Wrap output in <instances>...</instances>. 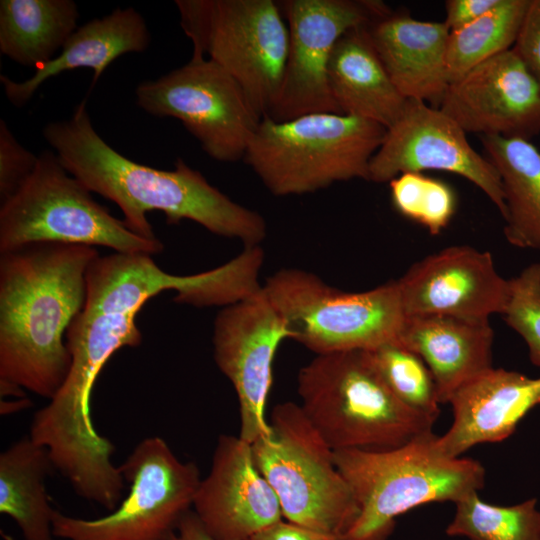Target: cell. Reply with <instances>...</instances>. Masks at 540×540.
<instances>
[{
  "label": "cell",
  "mask_w": 540,
  "mask_h": 540,
  "mask_svg": "<svg viewBox=\"0 0 540 540\" xmlns=\"http://www.w3.org/2000/svg\"><path fill=\"white\" fill-rule=\"evenodd\" d=\"M42 134L66 170L114 202L126 226L146 239H158L146 216L152 211L162 212L168 224L188 219L245 247L260 245L266 236L261 214L231 200L182 158L173 170H160L112 148L95 130L86 99L69 119L46 124Z\"/></svg>",
  "instance_id": "6da1fadb"
},
{
  "label": "cell",
  "mask_w": 540,
  "mask_h": 540,
  "mask_svg": "<svg viewBox=\"0 0 540 540\" xmlns=\"http://www.w3.org/2000/svg\"><path fill=\"white\" fill-rule=\"evenodd\" d=\"M95 247L35 243L0 252V381L48 400L71 366L66 332L87 297Z\"/></svg>",
  "instance_id": "7a4b0ae2"
},
{
  "label": "cell",
  "mask_w": 540,
  "mask_h": 540,
  "mask_svg": "<svg viewBox=\"0 0 540 540\" xmlns=\"http://www.w3.org/2000/svg\"><path fill=\"white\" fill-rule=\"evenodd\" d=\"M432 432L387 450L334 451V461L359 506L345 540H386L395 519L432 502L456 503L485 481L480 462L437 451Z\"/></svg>",
  "instance_id": "3957f363"
},
{
  "label": "cell",
  "mask_w": 540,
  "mask_h": 540,
  "mask_svg": "<svg viewBox=\"0 0 540 540\" xmlns=\"http://www.w3.org/2000/svg\"><path fill=\"white\" fill-rule=\"evenodd\" d=\"M305 416L334 451L387 450L432 432L388 388L368 350L316 355L298 373Z\"/></svg>",
  "instance_id": "277c9868"
},
{
  "label": "cell",
  "mask_w": 540,
  "mask_h": 540,
  "mask_svg": "<svg viewBox=\"0 0 540 540\" xmlns=\"http://www.w3.org/2000/svg\"><path fill=\"white\" fill-rule=\"evenodd\" d=\"M385 133L376 122L337 113L284 122L264 117L243 160L276 196L312 193L335 182L369 180Z\"/></svg>",
  "instance_id": "5b68a950"
},
{
  "label": "cell",
  "mask_w": 540,
  "mask_h": 540,
  "mask_svg": "<svg viewBox=\"0 0 540 540\" xmlns=\"http://www.w3.org/2000/svg\"><path fill=\"white\" fill-rule=\"evenodd\" d=\"M270 432L251 444L258 470L275 491L283 518L320 533L344 536L359 515L357 501L334 461V450L300 405L274 406Z\"/></svg>",
  "instance_id": "8992f818"
},
{
  "label": "cell",
  "mask_w": 540,
  "mask_h": 540,
  "mask_svg": "<svg viewBox=\"0 0 540 540\" xmlns=\"http://www.w3.org/2000/svg\"><path fill=\"white\" fill-rule=\"evenodd\" d=\"M23 183L0 205V252L35 243L102 246L116 253L156 255L159 239H146L99 204L92 192L44 150Z\"/></svg>",
  "instance_id": "52a82bcc"
},
{
  "label": "cell",
  "mask_w": 540,
  "mask_h": 540,
  "mask_svg": "<svg viewBox=\"0 0 540 540\" xmlns=\"http://www.w3.org/2000/svg\"><path fill=\"white\" fill-rule=\"evenodd\" d=\"M180 25L193 44L192 56L210 59L244 90L262 119L281 90L289 30L273 0H176Z\"/></svg>",
  "instance_id": "ba28073f"
},
{
  "label": "cell",
  "mask_w": 540,
  "mask_h": 540,
  "mask_svg": "<svg viewBox=\"0 0 540 540\" xmlns=\"http://www.w3.org/2000/svg\"><path fill=\"white\" fill-rule=\"evenodd\" d=\"M294 339L317 355L397 342L404 320L397 280L362 292L329 286L301 269H281L262 285Z\"/></svg>",
  "instance_id": "9c48e42d"
},
{
  "label": "cell",
  "mask_w": 540,
  "mask_h": 540,
  "mask_svg": "<svg viewBox=\"0 0 540 540\" xmlns=\"http://www.w3.org/2000/svg\"><path fill=\"white\" fill-rule=\"evenodd\" d=\"M128 494L107 515L84 519L55 510L53 533L64 540H168L193 506L201 482L159 436L141 440L119 466Z\"/></svg>",
  "instance_id": "30bf717a"
},
{
  "label": "cell",
  "mask_w": 540,
  "mask_h": 540,
  "mask_svg": "<svg viewBox=\"0 0 540 540\" xmlns=\"http://www.w3.org/2000/svg\"><path fill=\"white\" fill-rule=\"evenodd\" d=\"M138 106L155 117H171L212 159H243L261 118L237 81L214 61L192 56L185 65L135 89Z\"/></svg>",
  "instance_id": "8fae6325"
},
{
  "label": "cell",
  "mask_w": 540,
  "mask_h": 540,
  "mask_svg": "<svg viewBox=\"0 0 540 540\" xmlns=\"http://www.w3.org/2000/svg\"><path fill=\"white\" fill-rule=\"evenodd\" d=\"M289 30L288 56L277 103L276 122L311 113H337L328 82L335 44L347 31L388 13L377 0H285L279 2Z\"/></svg>",
  "instance_id": "7c38bea8"
},
{
  "label": "cell",
  "mask_w": 540,
  "mask_h": 540,
  "mask_svg": "<svg viewBox=\"0 0 540 540\" xmlns=\"http://www.w3.org/2000/svg\"><path fill=\"white\" fill-rule=\"evenodd\" d=\"M466 132L439 107L407 99L386 129L371 159L369 180L390 182L403 173L437 170L457 174L477 186L505 214L501 178L494 165L469 144Z\"/></svg>",
  "instance_id": "4fadbf2b"
},
{
  "label": "cell",
  "mask_w": 540,
  "mask_h": 540,
  "mask_svg": "<svg viewBox=\"0 0 540 540\" xmlns=\"http://www.w3.org/2000/svg\"><path fill=\"white\" fill-rule=\"evenodd\" d=\"M289 332L263 288L223 307L213 323V356L236 392L239 437L252 444L270 432L265 417L276 351Z\"/></svg>",
  "instance_id": "5bb4252c"
},
{
  "label": "cell",
  "mask_w": 540,
  "mask_h": 540,
  "mask_svg": "<svg viewBox=\"0 0 540 540\" xmlns=\"http://www.w3.org/2000/svg\"><path fill=\"white\" fill-rule=\"evenodd\" d=\"M405 316L449 315L489 320L503 313L509 279L487 251L453 245L415 262L397 280Z\"/></svg>",
  "instance_id": "9a60e30c"
},
{
  "label": "cell",
  "mask_w": 540,
  "mask_h": 540,
  "mask_svg": "<svg viewBox=\"0 0 540 540\" xmlns=\"http://www.w3.org/2000/svg\"><path fill=\"white\" fill-rule=\"evenodd\" d=\"M439 108L466 133L525 140L540 133V84L513 49L449 84Z\"/></svg>",
  "instance_id": "2e32d148"
},
{
  "label": "cell",
  "mask_w": 540,
  "mask_h": 540,
  "mask_svg": "<svg viewBox=\"0 0 540 540\" xmlns=\"http://www.w3.org/2000/svg\"><path fill=\"white\" fill-rule=\"evenodd\" d=\"M192 507L216 540H248L284 519L275 491L255 465L251 444L232 435L218 438Z\"/></svg>",
  "instance_id": "e0dca14e"
},
{
  "label": "cell",
  "mask_w": 540,
  "mask_h": 540,
  "mask_svg": "<svg viewBox=\"0 0 540 540\" xmlns=\"http://www.w3.org/2000/svg\"><path fill=\"white\" fill-rule=\"evenodd\" d=\"M449 403L452 425L435 437L434 445L442 455L456 458L477 444L508 438L540 404V377L492 367L459 388Z\"/></svg>",
  "instance_id": "ac0fdd59"
},
{
  "label": "cell",
  "mask_w": 540,
  "mask_h": 540,
  "mask_svg": "<svg viewBox=\"0 0 540 540\" xmlns=\"http://www.w3.org/2000/svg\"><path fill=\"white\" fill-rule=\"evenodd\" d=\"M367 31L402 96L439 107L450 84L446 67L450 30L445 23L390 10L367 25Z\"/></svg>",
  "instance_id": "d6986e66"
},
{
  "label": "cell",
  "mask_w": 540,
  "mask_h": 540,
  "mask_svg": "<svg viewBox=\"0 0 540 540\" xmlns=\"http://www.w3.org/2000/svg\"><path fill=\"white\" fill-rule=\"evenodd\" d=\"M494 332L489 320L449 315L405 316L397 342L420 356L436 383L440 404L492 368Z\"/></svg>",
  "instance_id": "ffe728a7"
},
{
  "label": "cell",
  "mask_w": 540,
  "mask_h": 540,
  "mask_svg": "<svg viewBox=\"0 0 540 540\" xmlns=\"http://www.w3.org/2000/svg\"><path fill=\"white\" fill-rule=\"evenodd\" d=\"M150 43L151 33L143 16L132 7L117 8L78 27L59 55L36 68L28 79L17 82L0 75V81L7 100L21 108L48 79L65 71L89 68L93 70L92 87L114 60L127 53L144 52Z\"/></svg>",
  "instance_id": "44dd1931"
},
{
  "label": "cell",
  "mask_w": 540,
  "mask_h": 540,
  "mask_svg": "<svg viewBox=\"0 0 540 540\" xmlns=\"http://www.w3.org/2000/svg\"><path fill=\"white\" fill-rule=\"evenodd\" d=\"M328 82L339 114L376 122L386 129L402 114L407 99L381 62L367 25L353 28L335 44Z\"/></svg>",
  "instance_id": "7402d4cb"
},
{
  "label": "cell",
  "mask_w": 540,
  "mask_h": 540,
  "mask_svg": "<svg viewBox=\"0 0 540 540\" xmlns=\"http://www.w3.org/2000/svg\"><path fill=\"white\" fill-rule=\"evenodd\" d=\"M480 140L501 178L507 241L540 252V149L521 138L480 136Z\"/></svg>",
  "instance_id": "603a6c76"
},
{
  "label": "cell",
  "mask_w": 540,
  "mask_h": 540,
  "mask_svg": "<svg viewBox=\"0 0 540 540\" xmlns=\"http://www.w3.org/2000/svg\"><path fill=\"white\" fill-rule=\"evenodd\" d=\"M56 471L48 450L24 436L0 454V513L12 518L24 540H55L46 490Z\"/></svg>",
  "instance_id": "cb8c5ba5"
},
{
  "label": "cell",
  "mask_w": 540,
  "mask_h": 540,
  "mask_svg": "<svg viewBox=\"0 0 540 540\" xmlns=\"http://www.w3.org/2000/svg\"><path fill=\"white\" fill-rule=\"evenodd\" d=\"M79 16L73 0H1L0 52L36 69L62 50Z\"/></svg>",
  "instance_id": "d4e9b609"
},
{
  "label": "cell",
  "mask_w": 540,
  "mask_h": 540,
  "mask_svg": "<svg viewBox=\"0 0 540 540\" xmlns=\"http://www.w3.org/2000/svg\"><path fill=\"white\" fill-rule=\"evenodd\" d=\"M530 0H501L471 24L450 31L446 67L449 83L486 60L512 49Z\"/></svg>",
  "instance_id": "484cf974"
},
{
  "label": "cell",
  "mask_w": 540,
  "mask_h": 540,
  "mask_svg": "<svg viewBox=\"0 0 540 540\" xmlns=\"http://www.w3.org/2000/svg\"><path fill=\"white\" fill-rule=\"evenodd\" d=\"M449 536L469 540H540V511L535 498L512 506L492 505L472 492L455 503Z\"/></svg>",
  "instance_id": "4316f807"
},
{
  "label": "cell",
  "mask_w": 540,
  "mask_h": 540,
  "mask_svg": "<svg viewBox=\"0 0 540 540\" xmlns=\"http://www.w3.org/2000/svg\"><path fill=\"white\" fill-rule=\"evenodd\" d=\"M394 396L409 410L433 423L440 414L435 380L423 359L398 342L368 350Z\"/></svg>",
  "instance_id": "83f0119b"
},
{
  "label": "cell",
  "mask_w": 540,
  "mask_h": 540,
  "mask_svg": "<svg viewBox=\"0 0 540 540\" xmlns=\"http://www.w3.org/2000/svg\"><path fill=\"white\" fill-rule=\"evenodd\" d=\"M391 201L404 217L438 235L456 210V195L446 182L424 173H403L389 182Z\"/></svg>",
  "instance_id": "f1b7e54d"
},
{
  "label": "cell",
  "mask_w": 540,
  "mask_h": 540,
  "mask_svg": "<svg viewBox=\"0 0 540 540\" xmlns=\"http://www.w3.org/2000/svg\"><path fill=\"white\" fill-rule=\"evenodd\" d=\"M504 321L525 341L530 361L540 367V262L509 279Z\"/></svg>",
  "instance_id": "f546056e"
},
{
  "label": "cell",
  "mask_w": 540,
  "mask_h": 540,
  "mask_svg": "<svg viewBox=\"0 0 540 540\" xmlns=\"http://www.w3.org/2000/svg\"><path fill=\"white\" fill-rule=\"evenodd\" d=\"M38 155L22 146L4 119L0 120V199L13 195L34 171Z\"/></svg>",
  "instance_id": "4dcf8cb0"
},
{
  "label": "cell",
  "mask_w": 540,
  "mask_h": 540,
  "mask_svg": "<svg viewBox=\"0 0 540 540\" xmlns=\"http://www.w3.org/2000/svg\"><path fill=\"white\" fill-rule=\"evenodd\" d=\"M512 49L540 84V0H530Z\"/></svg>",
  "instance_id": "1f68e13d"
},
{
  "label": "cell",
  "mask_w": 540,
  "mask_h": 540,
  "mask_svg": "<svg viewBox=\"0 0 540 540\" xmlns=\"http://www.w3.org/2000/svg\"><path fill=\"white\" fill-rule=\"evenodd\" d=\"M501 0H448L445 2L446 17L443 21L450 31L457 30L476 21Z\"/></svg>",
  "instance_id": "d6a6232c"
},
{
  "label": "cell",
  "mask_w": 540,
  "mask_h": 540,
  "mask_svg": "<svg viewBox=\"0 0 540 540\" xmlns=\"http://www.w3.org/2000/svg\"><path fill=\"white\" fill-rule=\"evenodd\" d=\"M248 540H345V537L313 531L283 519Z\"/></svg>",
  "instance_id": "836d02e7"
},
{
  "label": "cell",
  "mask_w": 540,
  "mask_h": 540,
  "mask_svg": "<svg viewBox=\"0 0 540 540\" xmlns=\"http://www.w3.org/2000/svg\"><path fill=\"white\" fill-rule=\"evenodd\" d=\"M168 540H216L206 530L193 509L187 511Z\"/></svg>",
  "instance_id": "e575fe53"
},
{
  "label": "cell",
  "mask_w": 540,
  "mask_h": 540,
  "mask_svg": "<svg viewBox=\"0 0 540 540\" xmlns=\"http://www.w3.org/2000/svg\"><path fill=\"white\" fill-rule=\"evenodd\" d=\"M31 405H32L31 401L26 397L14 398L13 400L1 398L0 414L2 416L11 415V414L27 409Z\"/></svg>",
  "instance_id": "d590c367"
}]
</instances>
